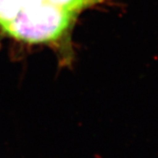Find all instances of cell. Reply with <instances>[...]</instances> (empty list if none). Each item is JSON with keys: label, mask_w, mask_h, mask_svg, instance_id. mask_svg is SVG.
Wrapping results in <instances>:
<instances>
[{"label": "cell", "mask_w": 158, "mask_h": 158, "mask_svg": "<svg viewBox=\"0 0 158 158\" xmlns=\"http://www.w3.org/2000/svg\"><path fill=\"white\" fill-rule=\"evenodd\" d=\"M104 0H0V29L27 43L62 39L80 12Z\"/></svg>", "instance_id": "1"}]
</instances>
